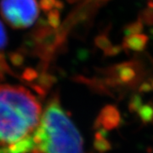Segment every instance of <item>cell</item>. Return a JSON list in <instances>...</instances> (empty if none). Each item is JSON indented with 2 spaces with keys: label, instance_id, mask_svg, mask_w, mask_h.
I'll return each instance as SVG.
<instances>
[{
  "label": "cell",
  "instance_id": "13",
  "mask_svg": "<svg viewBox=\"0 0 153 153\" xmlns=\"http://www.w3.org/2000/svg\"><path fill=\"white\" fill-rule=\"evenodd\" d=\"M9 73L12 74V71L7 63L5 55L3 52H0V80H3L6 74Z\"/></svg>",
  "mask_w": 153,
  "mask_h": 153
},
{
  "label": "cell",
  "instance_id": "15",
  "mask_svg": "<svg viewBox=\"0 0 153 153\" xmlns=\"http://www.w3.org/2000/svg\"><path fill=\"white\" fill-rule=\"evenodd\" d=\"M55 3H56V0H40L39 6H40V9L44 12L48 13L55 9Z\"/></svg>",
  "mask_w": 153,
  "mask_h": 153
},
{
  "label": "cell",
  "instance_id": "16",
  "mask_svg": "<svg viewBox=\"0 0 153 153\" xmlns=\"http://www.w3.org/2000/svg\"><path fill=\"white\" fill-rule=\"evenodd\" d=\"M123 50V48L122 45H111L109 48L104 50L105 56H116V55H119L121 52Z\"/></svg>",
  "mask_w": 153,
  "mask_h": 153
},
{
  "label": "cell",
  "instance_id": "6",
  "mask_svg": "<svg viewBox=\"0 0 153 153\" xmlns=\"http://www.w3.org/2000/svg\"><path fill=\"white\" fill-rule=\"evenodd\" d=\"M34 147L35 144L33 136L26 135L17 141L10 143L7 146V151L8 153H30L33 152Z\"/></svg>",
  "mask_w": 153,
  "mask_h": 153
},
{
  "label": "cell",
  "instance_id": "3",
  "mask_svg": "<svg viewBox=\"0 0 153 153\" xmlns=\"http://www.w3.org/2000/svg\"><path fill=\"white\" fill-rule=\"evenodd\" d=\"M0 13L11 27L23 29L34 24L39 9L37 0H1Z\"/></svg>",
  "mask_w": 153,
  "mask_h": 153
},
{
  "label": "cell",
  "instance_id": "19",
  "mask_svg": "<svg viewBox=\"0 0 153 153\" xmlns=\"http://www.w3.org/2000/svg\"><path fill=\"white\" fill-rule=\"evenodd\" d=\"M0 153H8L7 151V146H0Z\"/></svg>",
  "mask_w": 153,
  "mask_h": 153
},
{
  "label": "cell",
  "instance_id": "1",
  "mask_svg": "<svg viewBox=\"0 0 153 153\" xmlns=\"http://www.w3.org/2000/svg\"><path fill=\"white\" fill-rule=\"evenodd\" d=\"M34 132L33 153H83L82 139L57 99L52 100Z\"/></svg>",
  "mask_w": 153,
  "mask_h": 153
},
{
  "label": "cell",
  "instance_id": "21",
  "mask_svg": "<svg viewBox=\"0 0 153 153\" xmlns=\"http://www.w3.org/2000/svg\"><path fill=\"white\" fill-rule=\"evenodd\" d=\"M152 1H153V0H152Z\"/></svg>",
  "mask_w": 153,
  "mask_h": 153
},
{
  "label": "cell",
  "instance_id": "17",
  "mask_svg": "<svg viewBox=\"0 0 153 153\" xmlns=\"http://www.w3.org/2000/svg\"><path fill=\"white\" fill-rule=\"evenodd\" d=\"M7 43H8V38H7L5 28L4 27L2 22L0 21V49H4Z\"/></svg>",
  "mask_w": 153,
  "mask_h": 153
},
{
  "label": "cell",
  "instance_id": "5",
  "mask_svg": "<svg viewBox=\"0 0 153 153\" xmlns=\"http://www.w3.org/2000/svg\"><path fill=\"white\" fill-rule=\"evenodd\" d=\"M149 41V37L146 34H134L129 36H125L122 46L123 49L127 50H131L135 52H141L146 49V45Z\"/></svg>",
  "mask_w": 153,
  "mask_h": 153
},
{
  "label": "cell",
  "instance_id": "18",
  "mask_svg": "<svg viewBox=\"0 0 153 153\" xmlns=\"http://www.w3.org/2000/svg\"><path fill=\"white\" fill-rule=\"evenodd\" d=\"M64 9V3L61 1V0H56V3H55V10H62Z\"/></svg>",
  "mask_w": 153,
  "mask_h": 153
},
{
  "label": "cell",
  "instance_id": "4",
  "mask_svg": "<svg viewBox=\"0 0 153 153\" xmlns=\"http://www.w3.org/2000/svg\"><path fill=\"white\" fill-rule=\"evenodd\" d=\"M31 130L27 123L15 110L0 102V141L10 144L25 137Z\"/></svg>",
  "mask_w": 153,
  "mask_h": 153
},
{
  "label": "cell",
  "instance_id": "2",
  "mask_svg": "<svg viewBox=\"0 0 153 153\" xmlns=\"http://www.w3.org/2000/svg\"><path fill=\"white\" fill-rule=\"evenodd\" d=\"M0 102L17 111L26 120L31 129L38 127L40 121L41 105L26 88L0 84Z\"/></svg>",
  "mask_w": 153,
  "mask_h": 153
},
{
  "label": "cell",
  "instance_id": "20",
  "mask_svg": "<svg viewBox=\"0 0 153 153\" xmlns=\"http://www.w3.org/2000/svg\"><path fill=\"white\" fill-rule=\"evenodd\" d=\"M69 3H71V4H74V3H76L77 1H79V0H67Z\"/></svg>",
  "mask_w": 153,
  "mask_h": 153
},
{
  "label": "cell",
  "instance_id": "8",
  "mask_svg": "<svg viewBox=\"0 0 153 153\" xmlns=\"http://www.w3.org/2000/svg\"><path fill=\"white\" fill-rule=\"evenodd\" d=\"M139 20L147 26H153V1L149 0L147 6L139 15Z\"/></svg>",
  "mask_w": 153,
  "mask_h": 153
},
{
  "label": "cell",
  "instance_id": "12",
  "mask_svg": "<svg viewBox=\"0 0 153 153\" xmlns=\"http://www.w3.org/2000/svg\"><path fill=\"white\" fill-rule=\"evenodd\" d=\"M94 44L99 49H102L103 51L107 48H109L111 44V42L106 34H100L94 38Z\"/></svg>",
  "mask_w": 153,
  "mask_h": 153
},
{
  "label": "cell",
  "instance_id": "11",
  "mask_svg": "<svg viewBox=\"0 0 153 153\" xmlns=\"http://www.w3.org/2000/svg\"><path fill=\"white\" fill-rule=\"evenodd\" d=\"M8 57L11 64L16 67H21L25 63V57L21 51L10 52Z\"/></svg>",
  "mask_w": 153,
  "mask_h": 153
},
{
  "label": "cell",
  "instance_id": "9",
  "mask_svg": "<svg viewBox=\"0 0 153 153\" xmlns=\"http://www.w3.org/2000/svg\"><path fill=\"white\" fill-rule=\"evenodd\" d=\"M143 30H144V24L138 19L135 22L126 25L123 28V33L125 36H129L134 34L142 33Z\"/></svg>",
  "mask_w": 153,
  "mask_h": 153
},
{
  "label": "cell",
  "instance_id": "10",
  "mask_svg": "<svg viewBox=\"0 0 153 153\" xmlns=\"http://www.w3.org/2000/svg\"><path fill=\"white\" fill-rule=\"evenodd\" d=\"M47 23L52 29H58L60 26V14L57 10H52L47 13Z\"/></svg>",
  "mask_w": 153,
  "mask_h": 153
},
{
  "label": "cell",
  "instance_id": "14",
  "mask_svg": "<svg viewBox=\"0 0 153 153\" xmlns=\"http://www.w3.org/2000/svg\"><path fill=\"white\" fill-rule=\"evenodd\" d=\"M38 76V72L37 70L33 69L32 67H27L26 68L22 74V78L25 80L26 82H32L35 80H37Z\"/></svg>",
  "mask_w": 153,
  "mask_h": 153
},
{
  "label": "cell",
  "instance_id": "7",
  "mask_svg": "<svg viewBox=\"0 0 153 153\" xmlns=\"http://www.w3.org/2000/svg\"><path fill=\"white\" fill-rule=\"evenodd\" d=\"M37 84H38L40 87H42L46 91L51 88L52 86L55 84L57 79L54 75L49 74L47 71H41L40 74H38V78H37Z\"/></svg>",
  "mask_w": 153,
  "mask_h": 153
}]
</instances>
